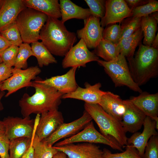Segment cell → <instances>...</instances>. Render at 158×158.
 Returning a JSON list of instances; mask_svg holds the SVG:
<instances>
[{
	"instance_id": "1",
	"label": "cell",
	"mask_w": 158,
	"mask_h": 158,
	"mask_svg": "<svg viewBox=\"0 0 158 158\" xmlns=\"http://www.w3.org/2000/svg\"><path fill=\"white\" fill-rule=\"evenodd\" d=\"M30 87L35 90L31 96L24 93L19 101L23 117L29 116L32 114H41L58 109L63 95L54 88L38 82L35 78Z\"/></svg>"
},
{
	"instance_id": "2",
	"label": "cell",
	"mask_w": 158,
	"mask_h": 158,
	"mask_svg": "<svg viewBox=\"0 0 158 158\" xmlns=\"http://www.w3.org/2000/svg\"><path fill=\"white\" fill-rule=\"evenodd\" d=\"M40 40L52 54L64 56L77 40L75 34L68 31L61 20L48 16L40 32Z\"/></svg>"
},
{
	"instance_id": "3",
	"label": "cell",
	"mask_w": 158,
	"mask_h": 158,
	"mask_svg": "<svg viewBox=\"0 0 158 158\" xmlns=\"http://www.w3.org/2000/svg\"><path fill=\"white\" fill-rule=\"evenodd\" d=\"M133 79L139 87L158 75V49L140 43L135 56L127 59Z\"/></svg>"
},
{
	"instance_id": "4",
	"label": "cell",
	"mask_w": 158,
	"mask_h": 158,
	"mask_svg": "<svg viewBox=\"0 0 158 158\" xmlns=\"http://www.w3.org/2000/svg\"><path fill=\"white\" fill-rule=\"evenodd\" d=\"M84 107L104 136L123 148L127 145L128 138L121 121L107 113L98 104L85 103Z\"/></svg>"
},
{
	"instance_id": "5",
	"label": "cell",
	"mask_w": 158,
	"mask_h": 158,
	"mask_svg": "<svg viewBox=\"0 0 158 158\" xmlns=\"http://www.w3.org/2000/svg\"><path fill=\"white\" fill-rule=\"evenodd\" d=\"M48 16L45 14L26 7L19 14L16 22L23 42L28 44L40 40V32Z\"/></svg>"
},
{
	"instance_id": "6",
	"label": "cell",
	"mask_w": 158,
	"mask_h": 158,
	"mask_svg": "<svg viewBox=\"0 0 158 158\" xmlns=\"http://www.w3.org/2000/svg\"><path fill=\"white\" fill-rule=\"evenodd\" d=\"M97 61L104 67L115 87L126 86L135 92L140 93L142 92L133 80L125 56L119 54L116 58L110 61L99 59Z\"/></svg>"
},
{
	"instance_id": "7",
	"label": "cell",
	"mask_w": 158,
	"mask_h": 158,
	"mask_svg": "<svg viewBox=\"0 0 158 158\" xmlns=\"http://www.w3.org/2000/svg\"><path fill=\"white\" fill-rule=\"evenodd\" d=\"M80 142L102 144L109 146L114 150L121 152L123 151L121 146L107 138L98 132L95 128L92 121L81 131L56 143L54 146L59 147Z\"/></svg>"
},
{
	"instance_id": "8",
	"label": "cell",
	"mask_w": 158,
	"mask_h": 158,
	"mask_svg": "<svg viewBox=\"0 0 158 158\" xmlns=\"http://www.w3.org/2000/svg\"><path fill=\"white\" fill-rule=\"evenodd\" d=\"M41 71L37 66H31L25 69L13 68L12 76L3 82L0 90H7L5 96L8 97L19 89L30 87L32 80L35 79Z\"/></svg>"
},
{
	"instance_id": "9",
	"label": "cell",
	"mask_w": 158,
	"mask_h": 158,
	"mask_svg": "<svg viewBox=\"0 0 158 158\" xmlns=\"http://www.w3.org/2000/svg\"><path fill=\"white\" fill-rule=\"evenodd\" d=\"M99 59L98 56L89 50L83 40L81 39L65 55L62 61V66L63 68L80 66L85 67L87 63L97 61Z\"/></svg>"
},
{
	"instance_id": "10",
	"label": "cell",
	"mask_w": 158,
	"mask_h": 158,
	"mask_svg": "<svg viewBox=\"0 0 158 158\" xmlns=\"http://www.w3.org/2000/svg\"><path fill=\"white\" fill-rule=\"evenodd\" d=\"M3 121L5 127L4 134L10 140L19 137L32 138L35 119H31L30 116L23 118L8 116Z\"/></svg>"
},
{
	"instance_id": "11",
	"label": "cell",
	"mask_w": 158,
	"mask_h": 158,
	"mask_svg": "<svg viewBox=\"0 0 158 158\" xmlns=\"http://www.w3.org/2000/svg\"><path fill=\"white\" fill-rule=\"evenodd\" d=\"M92 120L90 114L84 110L81 117L69 123H64L52 134L42 141L53 146L60 140L69 137L77 133Z\"/></svg>"
},
{
	"instance_id": "12",
	"label": "cell",
	"mask_w": 158,
	"mask_h": 158,
	"mask_svg": "<svg viewBox=\"0 0 158 158\" xmlns=\"http://www.w3.org/2000/svg\"><path fill=\"white\" fill-rule=\"evenodd\" d=\"M84 26L77 31L78 37L82 39L88 49H95L103 39L104 28L100 18L91 15L84 20Z\"/></svg>"
},
{
	"instance_id": "13",
	"label": "cell",
	"mask_w": 158,
	"mask_h": 158,
	"mask_svg": "<svg viewBox=\"0 0 158 158\" xmlns=\"http://www.w3.org/2000/svg\"><path fill=\"white\" fill-rule=\"evenodd\" d=\"M105 7V15L100 21L103 28L109 25L121 23L132 16V10L124 0H106Z\"/></svg>"
},
{
	"instance_id": "14",
	"label": "cell",
	"mask_w": 158,
	"mask_h": 158,
	"mask_svg": "<svg viewBox=\"0 0 158 158\" xmlns=\"http://www.w3.org/2000/svg\"><path fill=\"white\" fill-rule=\"evenodd\" d=\"M63 123L62 114L58 109L44 113L40 115L35 134L42 141L50 135Z\"/></svg>"
},
{
	"instance_id": "15",
	"label": "cell",
	"mask_w": 158,
	"mask_h": 158,
	"mask_svg": "<svg viewBox=\"0 0 158 158\" xmlns=\"http://www.w3.org/2000/svg\"><path fill=\"white\" fill-rule=\"evenodd\" d=\"M54 147L64 152L68 158H103V151L95 144L84 142Z\"/></svg>"
},
{
	"instance_id": "16",
	"label": "cell",
	"mask_w": 158,
	"mask_h": 158,
	"mask_svg": "<svg viewBox=\"0 0 158 158\" xmlns=\"http://www.w3.org/2000/svg\"><path fill=\"white\" fill-rule=\"evenodd\" d=\"M77 68H71L66 73L43 80L39 77L35 79L38 82L51 86L63 94L75 91L78 86L76 83L75 74Z\"/></svg>"
},
{
	"instance_id": "17",
	"label": "cell",
	"mask_w": 158,
	"mask_h": 158,
	"mask_svg": "<svg viewBox=\"0 0 158 158\" xmlns=\"http://www.w3.org/2000/svg\"><path fill=\"white\" fill-rule=\"evenodd\" d=\"M142 132H137L127 139V145L134 147L139 155L142 157L148 141L152 136L158 135L156 128L155 121L150 117L146 116L143 125Z\"/></svg>"
},
{
	"instance_id": "18",
	"label": "cell",
	"mask_w": 158,
	"mask_h": 158,
	"mask_svg": "<svg viewBox=\"0 0 158 158\" xmlns=\"http://www.w3.org/2000/svg\"><path fill=\"white\" fill-rule=\"evenodd\" d=\"M123 101L126 109L121 123L126 133H133L141 129L146 116L130 99L124 100Z\"/></svg>"
},
{
	"instance_id": "19",
	"label": "cell",
	"mask_w": 158,
	"mask_h": 158,
	"mask_svg": "<svg viewBox=\"0 0 158 158\" xmlns=\"http://www.w3.org/2000/svg\"><path fill=\"white\" fill-rule=\"evenodd\" d=\"M84 85L85 88L78 86L74 92L63 95L62 98L74 99L83 101L87 103L98 104L106 92L100 89L101 83H98L91 85L86 82Z\"/></svg>"
},
{
	"instance_id": "20",
	"label": "cell",
	"mask_w": 158,
	"mask_h": 158,
	"mask_svg": "<svg viewBox=\"0 0 158 158\" xmlns=\"http://www.w3.org/2000/svg\"><path fill=\"white\" fill-rule=\"evenodd\" d=\"M132 103L146 116L155 121L158 120V93L151 94L142 92L138 96L130 99Z\"/></svg>"
},
{
	"instance_id": "21",
	"label": "cell",
	"mask_w": 158,
	"mask_h": 158,
	"mask_svg": "<svg viewBox=\"0 0 158 158\" xmlns=\"http://www.w3.org/2000/svg\"><path fill=\"white\" fill-rule=\"evenodd\" d=\"M26 7L23 0H4L0 9V32L16 22L19 13Z\"/></svg>"
},
{
	"instance_id": "22",
	"label": "cell",
	"mask_w": 158,
	"mask_h": 158,
	"mask_svg": "<svg viewBox=\"0 0 158 158\" xmlns=\"http://www.w3.org/2000/svg\"><path fill=\"white\" fill-rule=\"evenodd\" d=\"M98 104L107 113L121 121L126 107L123 100L119 95L111 92H106Z\"/></svg>"
},
{
	"instance_id": "23",
	"label": "cell",
	"mask_w": 158,
	"mask_h": 158,
	"mask_svg": "<svg viewBox=\"0 0 158 158\" xmlns=\"http://www.w3.org/2000/svg\"><path fill=\"white\" fill-rule=\"evenodd\" d=\"M61 21L64 23L72 18L85 20L91 15L89 8H85L70 0H60Z\"/></svg>"
},
{
	"instance_id": "24",
	"label": "cell",
	"mask_w": 158,
	"mask_h": 158,
	"mask_svg": "<svg viewBox=\"0 0 158 158\" xmlns=\"http://www.w3.org/2000/svg\"><path fill=\"white\" fill-rule=\"evenodd\" d=\"M26 7L30 8L59 19L61 17L59 3L58 0H23Z\"/></svg>"
},
{
	"instance_id": "25",
	"label": "cell",
	"mask_w": 158,
	"mask_h": 158,
	"mask_svg": "<svg viewBox=\"0 0 158 158\" xmlns=\"http://www.w3.org/2000/svg\"><path fill=\"white\" fill-rule=\"evenodd\" d=\"M143 37L141 28L130 36L119 41L117 46L119 54L127 59L134 56L135 50Z\"/></svg>"
},
{
	"instance_id": "26",
	"label": "cell",
	"mask_w": 158,
	"mask_h": 158,
	"mask_svg": "<svg viewBox=\"0 0 158 158\" xmlns=\"http://www.w3.org/2000/svg\"><path fill=\"white\" fill-rule=\"evenodd\" d=\"M38 121H35L34 132L31 138L19 137L10 140L9 158H22L28 150L32 143L33 136Z\"/></svg>"
},
{
	"instance_id": "27",
	"label": "cell",
	"mask_w": 158,
	"mask_h": 158,
	"mask_svg": "<svg viewBox=\"0 0 158 158\" xmlns=\"http://www.w3.org/2000/svg\"><path fill=\"white\" fill-rule=\"evenodd\" d=\"M31 47L33 56L37 59L39 67L57 63L55 58L42 42L38 41L33 42Z\"/></svg>"
},
{
	"instance_id": "28",
	"label": "cell",
	"mask_w": 158,
	"mask_h": 158,
	"mask_svg": "<svg viewBox=\"0 0 158 158\" xmlns=\"http://www.w3.org/2000/svg\"><path fill=\"white\" fill-rule=\"evenodd\" d=\"M93 52L107 61L113 60L120 54L117 45L103 39Z\"/></svg>"
},
{
	"instance_id": "29",
	"label": "cell",
	"mask_w": 158,
	"mask_h": 158,
	"mask_svg": "<svg viewBox=\"0 0 158 158\" xmlns=\"http://www.w3.org/2000/svg\"><path fill=\"white\" fill-rule=\"evenodd\" d=\"M158 23L149 16L142 17L141 28L143 35V44L144 45L151 46L156 36Z\"/></svg>"
},
{
	"instance_id": "30",
	"label": "cell",
	"mask_w": 158,
	"mask_h": 158,
	"mask_svg": "<svg viewBox=\"0 0 158 158\" xmlns=\"http://www.w3.org/2000/svg\"><path fill=\"white\" fill-rule=\"evenodd\" d=\"M33 158H52L58 151L53 146L40 140L35 134L32 141Z\"/></svg>"
},
{
	"instance_id": "31",
	"label": "cell",
	"mask_w": 158,
	"mask_h": 158,
	"mask_svg": "<svg viewBox=\"0 0 158 158\" xmlns=\"http://www.w3.org/2000/svg\"><path fill=\"white\" fill-rule=\"evenodd\" d=\"M141 18L131 16L124 19L121 22L119 41L131 35L141 28Z\"/></svg>"
},
{
	"instance_id": "32",
	"label": "cell",
	"mask_w": 158,
	"mask_h": 158,
	"mask_svg": "<svg viewBox=\"0 0 158 158\" xmlns=\"http://www.w3.org/2000/svg\"><path fill=\"white\" fill-rule=\"evenodd\" d=\"M31 56H33V54L29 44L23 43L19 47L14 68L22 69H27L28 68L27 60Z\"/></svg>"
},
{
	"instance_id": "33",
	"label": "cell",
	"mask_w": 158,
	"mask_h": 158,
	"mask_svg": "<svg viewBox=\"0 0 158 158\" xmlns=\"http://www.w3.org/2000/svg\"><path fill=\"white\" fill-rule=\"evenodd\" d=\"M0 33L12 45L19 47L23 43L16 22L1 31Z\"/></svg>"
},
{
	"instance_id": "34",
	"label": "cell",
	"mask_w": 158,
	"mask_h": 158,
	"mask_svg": "<svg viewBox=\"0 0 158 158\" xmlns=\"http://www.w3.org/2000/svg\"><path fill=\"white\" fill-rule=\"evenodd\" d=\"M158 1L149 0L146 4L136 7L132 10V17L142 18L158 11Z\"/></svg>"
},
{
	"instance_id": "35",
	"label": "cell",
	"mask_w": 158,
	"mask_h": 158,
	"mask_svg": "<svg viewBox=\"0 0 158 158\" xmlns=\"http://www.w3.org/2000/svg\"><path fill=\"white\" fill-rule=\"evenodd\" d=\"M125 147V151L116 153H112L108 149L104 148L103 150V158H142L134 147L128 145Z\"/></svg>"
},
{
	"instance_id": "36",
	"label": "cell",
	"mask_w": 158,
	"mask_h": 158,
	"mask_svg": "<svg viewBox=\"0 0 158 158\" xmlns=\"http://www.w3.org/2000/svg\"><path fill=\"white\" fill-rule=\"evenodd\" d=\"M121 34L120 24H114L107 26L103 32V39L117 45Z\"/></svg>"
},
{
	"instance_id": "37",
	"label": "cell",
	"mask_w": 158,
	"mask_h": 158,
	"mask_svg": "<svg viewBox=\"0 0 158 158\" xmlns=\"http://www.w3.org/2000/svg\"><path fill=\"white\" fill-rule=\"evenodd\" d=\"M89 7L91 15L102 18L105 15L106 0H85Z\"/></svg>"
},
{
	"instance_id": "38",
	"label": "cell",
	"mask_w": 158,
	"mask_h": 158,
	"mask_svg": "<svg viewBox=\"0 0 158 158\" xmlns=\"http://www.w3.org/2000/svg\"><path fill=\"white\" fill-rule=\"evenodd\" d=\"M19 47L12 45L0 53L2 62L11 67L14 66Z\"/></svg>"
},
{
	"instance_id": "39",
	"label": "cell",
	"mask_w": 158,
	"mask_h": 158,
	"mask_svg": "<svg viewBox=\"0 0 158 158\" xmlns=\"http://www.w3.org/2000/svg\"><path fill=\"white\" fill-rule=\"evenodd\" d=\"M142 158H158V135L152 136L145 147Z\"/></svg>"
},
{
	"instance_id": "40",
	"label": "cell",
	"mask_w": 158,
	"mask_h": 158,
	"mask_svg": "<svg viewBox=\"0 0 158 158\" xmlns=\"http://www.w3.org/2000/svg\"><path fill=\"white\" fill-rule=\"evenodd\" d=\"M10 140L5 134L0 135V157L9 158Z\"/></svg>"
},
{
	"instance_id": "41",
	"label": "cell",
	"mask_w": 158,
	"mask_h": 158,
	"mask_svg": "<svg viewBox=\"0 0 158 158\" xmlns=\"http://www.w3.org/2000/svg\"><path fill=\"white\" fill-rule=\"evenodd\" d=\"M13 68L2 62L0 64V82H4L12 75Z\"/></svg>"
},
{
	"instance_id": "42",
	"label": "cell",
	"mask_w": 158,
	"mask_h": 158,
	"mask_svg": "<svg viewBox=\"0 0 158 158\" xmlns=\"http://www.w3.org/2000/svg\"><path fill=\"white\" fill-rule=\"evenodd\" d=\"M128 7L132 10L133 8L147 4L149 0H125Z\"/></svg>"
},
{
	"instance_id": "43",
	"label": "cell",
	"mask_w": 158,
	"mask_h": 158,
	"mask_svg": "<svg viewBox=\"0 0 158 158\" xmlns=\"http://www.w3.org/2000/svg\"><path fill=\"white\" fill-rule=\"evenodd\" d=\"M12 45L0 33V53Z\"/></svg>"
},
{
	"instance_id": "44",
	"label": "cell",
	"mask_w": 158,
	"mask_h": 158,
	"mask_svg": "<svg viewBox=\"0 0 158 158\" xmlns=\"http://www.w3.org/2000/svg\"><path fill=\"white\" fill-rule=\"evenodd\" d=\"M35 131L34 133L30 147L28 151L22 158H33V148L32 147V141L34 136L35 134Z\"/></svg>"
},
{
	"instance_id": "45",
	"label": "cell",
	"mask_w": 158,
	"mask_h": 158,
	"mask_svg": "<svg viewBox=\"0 0 158 158\" xmlns=\"http://www.w3.org/2000/svg\"><path fill=\"white\" fill-rule=\"evenodd\" d=\"M52 158H67V156L63 152L58 151Z\"/></svg>"
},
{
	"instance_id": "46",
	"label": "cell",
	"mask_w": 158,
	"mask_h": 158,
	"mask_svg": "<svg viewBox=\"0 0 158 158\" xmlns=\"http://www.w3.org/2000/svg\"><path fill=\"white\" fill-rule=\"evenodd\" d=\"M152 47L155 49H158V33H157V35L153 41L151 45Z\"/></svg>"
},
{
	"instance_id": "47",
	"label": "cell",
	"mask_w": 158,
	"mask_h": 158,
	"mask_svg": "<svg viewBox=\"0 0 158 158\" xmlns=\"http://www.w3.org/2000/svg\"><path fill=\"white\" fill-rule=\"evenodd\" d=\"M5 133V127L4 122L0 120V135L3 134Z\"/></svg>"
},
{
	"instance_id": "48",
	"label": "cell",
	"mask_w": 158,
	"mask_h": 158,
	"mask_svg": "<svg viewBox=\"0 0 158 158\" xmlns=\"http://www.w3.org/2000/svg\"><path fill=\"white\" fill-rule=\"evenodd\" d=\"M149 16L154 19L158 22V11L153 12L150 14Z\"/></svg>"
},
{
	"instance_id": "49",
	"label": "cell",
	"mask_w": 158,
	"mask_h": 158,
	"mask_svg": "<svg viewBox=\"0 0 158 158\" xmlns=\"http://www.w3.org/2000/svg\"><path fill=\"white\" fill-rule=\"evenodd\" d=\"M5 94L4 91H0V111L3 109V107L1 102V99Z\"/></svg>"
},
{
	"instance_id": "50",
	"label": "cell",
	"mask_w": 158,
	"mask_h": 158,
	"mask_svg": "<svg viewBox=\"0 0 158 158\" xmlns=\"http://www.w3.org/2000/svg\"><path fill=\"white\" fill-rule=\"evenodd\" d=\"M4 1V0H0V9L3 5Z\"/></svg>"
},
{
	"instance_id": "51",
	"label": "cell",
	"mask_w": 158,
	"mask_h": 158,
	"mask_svg": "<svg viewBox=\"0 0 158 158\" xmlns=\"http://www.w3.org/2000/svg\"><path fill=\"white\" fill-rule=\"evenodd\" d=\"M3 82H0V90L2 85Z\"/></svg>"
},
{
	"instance_id": "52",
	"label": "cell",
	"mask_w": 158,
	"mask_h": 158,
	"mask_svg": "<svg viewBox=\"0 0 158 158\" xmlns=\"http://www.w3.org/2000/svg\"><path fill=\"white\" fill-rule=\"evenodd\" d=\"M2 62V60L1 58V57L0 56V64Z\"/></svg>"
},
{
	"instance_id": "53",
	"label": "cell",
	"mask_w": 158,
	"mask_h": 158,
	"mask_svg": "<svg viewBox=\"0 0 158 158\" xmlns=\"http://www.w3.org/2000/svg\"></svg>"
}]
</instances>
